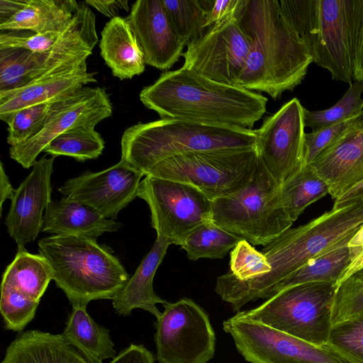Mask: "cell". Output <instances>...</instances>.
Masks as SVG:
<instances>
[{
    "label": "cell",
    "mask_w": 363,
    "mask_h": 363,
    "mask_svg": "<svg viewBox=\"0 0 363 363\" xmlns=\"http://www.w3.org/2000/svg\"><path fill=\"white\" fill-rule=\"evenodd\" d=\"M354 81L363 82V43L359 52L355 65Z\"/></svg>",
    "instance_id": "681fc988"
},
{
    "label": "cell",
    "mask_w": 363,
    "mask_h": 363,
    "mask_svg": "<svg viewBox=\"0 0 363 363\" xmlns=\"http://www.w3.org/2000/svg\"><path fill=\"white\" fill-rule=\"evenodd\" d=\"M304 107L297 98L264 117L257 134V150L265 168L281 186L303 167Z\"/></svg>",
    "instance_id": "2e32d148"
},
{
    "label": "cell",
    "mask_w": 363,
    "mask_h": 363,
    "mask_svg": "<svg viewBox=\"0 0 363 363\" xmlns=\"http://www.w3.org/2000/svg\"><path fill=\"white\" fill-rule=\"evenodd\" d=\"M230 267L232 274L242 281L259 277L271 271L266 257L245 240L239 242L231 251Z\"/></svg>",
    "instance_id": "74e56055"
},
{
    "label": "cell",
    "mask_w": 363,
    "mask_h": 363,
    "mask_svg": "<svg viewBox=\"0 0 363 363\" xmlns=\"http://www.w3.org/2000/svg\"><path fill=\"white\" fill-rule=\"evenodd\" d=\"M280 188L259 157L244 186L212 201V221L252 245L266 246L293 224L283 206Z\"/></svg>",
    "instance_id": "52a82bcc"
},
{
    "label": "cell",
    "mask_w": 363,
    "mask_h": 363,
    "mask_svg": "<svg viewBox=\"0 0 363 363\" xmlns=\"http://www.w3.org/2000/svg\"><path fill=\"white\" fill-rule=\"evenodd\" d=\"M235 16L250 44L237 86L276 100L301 84L313 58L279 0H241Z\"/></svg>",
    "instance_id": "7a4b0ae2"
},
{
    "label": "cell",
    "mask_w": 363,
    "mask_h": 363,
    "mask_svg": "<svg viewBox=\"0 0 363 363\" xmlns=\"http://www.w3.org/2000/svg\"><path fill=\"white\" fill-rule=\"evenodd\" d=\"M362 312L363 284L347 279L337 286L332 308V325Z\"/></svg>",
    "instance_id": "f35d334b"
},
{
    "label": "cell",
    "mask_w": 363,
    "mask_h": 363,
    "mask_svg": "<svg viewBox=\"0 0 363 363\" xmlns=\"http://www.w3.org/2000/svg\"><path fill=\"white\" fill-rule=\"evenodd\" d=\"M347 246L363 250V225L350 240Z\"/></svg>",
    "instance_id": "f907efd6"
},
{
    "label": "cell",
    "mask_w": 363,
    "mask_h": 363,
    "mask_svg": "<svg viewBox=\"0 0 363 363\" xmlns=\"http://www.w3.org/2000/svg\"><path fill=\"white\" fill-rule=\"evenodd\" d=\"M96 82L95 73L87 70L86 61L77 67L50 74L9 91H0V118L8 124L21 109L52 103Z\"/></svg>",
    "instance_id": "44dd1931"
},
{
    "label": "cell",
    "mask_w": 363,
    "mask_h": 363,
    "mask_svg": "<svg viewBox=\"0 0 363 363\" xmlns=\"http://www.w3.org/2000/svg\"><path fill=\"white\" fill-rule=\"evenodd\" d=\"M137 197L147 203L157 235L172 244L182 247L193 231L212 220V201L185 183L145 176L139 184Z\"/></svg>",
    "instance_id": "8fae6325"
},
{
    "label": "cell",
    "mask_w": 363,
    "mask_h": 363,
    "mask_svg": "<svg viewBox=\"0 0 363 363\" xmlns=\"http://www.w3.org/2000/svg\"><path fill=\"white\" fill-rule=\"evenodd\" d=\"M109 363H155L151 352L142 345L130 344Z\"/></svg>",
    "instance_id": "7bdbcfd3"
},
{
    "label": "cell",
    "mask_w": 363,
    "mask_h": 363,
    "mask_svg": "<svg viewBox=\"0 0 363 363\" xmlns=\"http://www.w3.org/2000/svg\"><path fill=\"white\" fill-rule=\"evenodd\" d=\"M173 27L187 45L207 31L206 15L213 0H162Z\"/></svg>",
    "instance_id": "d6a6232c"
},
{
    "label": "cell",
    "mask_w": 363,
    "mask_h": 363,
    "mask_svg": "<svg viewBox=\"0 0 363 363\" xmlns=\"http://www.w3.org/2000/svg\"><path fill=\"white\" fill-rule=\"evenodd\" d=\"M0 164V208L1 216L4 202L8 199H12L15 189L12 186L9 178L6 174L1 162Z\"/></svg>",
    "instance_id": "bcb514c9"
},
{
    "label": "cell",
    "mask_w": 363,
    "mask_h": 363,
    "mask_svg": "<svg viewBox=\"0 0 363 363\" xmlns=\"http://www.w3.org/2000/svg\"><path fill=\"white\" fill-rule=\"evenodd\" d=\"M1 363H89L61 334L38 330L18 334Z\"/></svg>",
    "instance_id": "d4e9b609"
},
{
    "label": "cell",
    "mask_w": 363,
    "mask_h": 363,
    "mask_svg": "<svg viewBox=\"0 0 363 363\" xmlns=\"http://www.w3.org/2000/svg\"><path fill=\"white\" fill-rule=\"evenodd\" d=\"M140 99L161 119L252 129L267 111L260 93L213 81L183 66L145 86Z\"/></svg>",
    "instance_id": "3957f363"
},
{
    "label": "cell",
    "mask_w": 363,
    "mask_h": 363,
    "mask_svg": "<svg viewBox=\"0 0 363 363\" xmlns=\"http://www.w3.org/2000/svg\"><path fill=\"white\" fill-rule=\"evenodd\" d=\"M348 279H350L353 281L363 284V269L356 272Z\"/></svg>",
    "instance_id": "816d5d0a"
},
{
    "label": "cell",
    "mask_w": 363,
    "mask_h": 363,
    "mask_svg": "<svg viewBox=\"0 0 363 363\" xmlns=\"http://www.w3.org/2000/svg\"><path fill=\"white\" fill-rule=\"evenodd\" d=\"M84 2L88 6L94 7L98 11L110 18L111 19L119 16L118 13L121 10H125L126 11L129 10L128 1L127 0H86Z\"/></svg>",
    "instance_id": "ee69618b"
},
{
    "label": "cell",
    "mask_w": 363,
    "mask_h": 363,
    "mask_svg": "<svg viewBox=\"0 0 363 363\" xmlns=\"http://www.w3.org/2000/svg\"><path fill=\"white\" fill-rule=\"evenodd\" d=\"M126 21L144 54L145 63L160 70L170 69L185 46L177 35L162 0H138Z\"/></svg>",
    "instance_id": "d6986e66"
},
{
    "label": "cell",
    "mask_w": 363,
    "mask_h": 363,
    "mask_svg": "<svg viewBox=\"0 0 363 363\" xmlns=\"http://www.w3.org/2000/svg\"><path fill=\"white\" fill-rule=\"evenodd\" d=\"M65 30L41 33H35L27 30L1 31L0 33V50L23 48L34 52H44L50 50L54 46Z\"/></svg>",
    "instance_id": "ab89813d"
},
{
    "label": "cell",
    "mask_w": 363,
    "mask_h": 363,
    "mask_svg": "<svg viewBox=\"0 0 363 363\" xmlns=\"http://www.w3.org/2000/svg\"><path fill=\"white\" fill-rule=\"evenodd\" d=\"M61 335L89 363H103L116 356L108 329L93 320L86 306H72Z\"/></svg>",
    "instance_id": "4316f807"
},
{
    "label": "cell",
    "mask_w": 363,
    "mask_h": 363,
    "mask_svg": "<svg viewBox=\"0 0 363 363\" xmlns=\"http://www.w3.org/2000/svg\"><path fill=\"white\" fill-rule=\"evenodd\" d=\"M112 113V104L105 88L84 86L54 101L43 129L28 141L11 147L10 157L23 168H30L38 155L59 135L80 126L95 128Z\"/></svg>",
    "instance_id": "9a60e30c"
},
{
    "label": "cell",
    "mask_w": 363,
    "mask_h": 363,
    "mask_svg": "<svg viewBox=\"0 0 363 363\" xmlns=\"http://www.w3.org/2000/svg\"><path fill=\"white\" fill-rule=\"evenodd\" d=\"M97 42L95 15L85 2L80 3L69 26L50 50H0V91L77 67L86 61Z\"/></svg>",
    "instance_id": "9c48e42d"
},
{
    "label": "cell",
    "mask_w": 363,
    "mask_h": 363,
    "mask_svg": "<svg viewBox=\"0 0 363 363\" xmlns=\"http://www.w3.org/2000/svg\"><path fill=\"white\" fill-rule=\"evenodd\" d=\"M121 160L144 176L157 163L192 152L257 147L255 130L175 119L138 123L121 138Z\"/></svg>",
    "instance_id": "8992f818"
},
{
    "label": "cell",
    "mask_w": 363,
    "mask_h": 363,
    "mask_svg": "<svg viewBox=\"0 0 363 363\" xmlns=\"http://www.w3.org/2000/svg\"><path fill=\"white\" fill-rule=\"evenodd\" d=\"M242 240L211 220L193 231L182 248L186 252L190 260L195 261L200 258L221 259Z\"/></svg>",
    "instance_id": "1f68e13d"
},
{
    "label": "cell",
    "mask_w": 363,
    "mask_h": 363,
    "mask_svg": "<svg viewBox=\"0 0 363 363\" xmlns=\"http://www.w3.org/2000/svg\"><path fill=\"white\" fill-rule=\"evenodd\" d=\"M105 142L94 127L72 128L54 138L43 150L51 156H68L78 162L98 158L103 152Z\"/></svg>",
    "instance_id": "4dcf8cb0"
},
{
    "label": "cell",
    "mask_w": 363,
    "mask_h": 363,
    "mask_svg": "<svg viewBox=\"0 0 363 363\" xmlns=\"http://www.w3.org/2000/svg\"><path fill=\"white\" fill-rule=\"evenodd\" d=\"M335 283L313 282L280 291L260 306L238 312V320L262 324L311 344L327 345Z\"/></svg>",
    "instance_id": "ba28073f"
},
{
    "label": "cell",
    "mask_w": 363,
    "mask_h": 363,
    "mask_svg": "<svg viewBox=\"0 0 363 363\" xmlns=\"http://www.w3.org/2000/svg\"><path fill=\"white\" fill-rule=\"evenodd\" d=\"M52 272L48 262L40 254H32L25 248L17 250L13 260L2 274L1 284L8 285L23 295L40 301L50 281Z\"/></svg>",
    "instance_id": "f1b7e54d"
},
{
    "label": "cell",
    "mask_w": 363,
    "mask_h": 363,
    "mask_svg": "<svg viewBox=\"0 0 363 363\" xmlns=\"http://www.w3.org/2000/svg\"><path fill=\"white\" fill-rule=\"evenodd\" d=\"M258 160L257 147L192 152L157 163L145 176L193 186L213 201L244 186L251 179Z\"/></svg>",
    "instance_id": "30bf717a"
},
{
    "label": "cell",
    "mask_w": 363,
    "mask_h": 363,
    "mask_svg": "<svg viewBox=\"0 0 363 363\" xmlns=\"http://www.w3.org/2000/svg\"><path fill=\"white\" fill-rule=\"evenodd\" d=\"M154 336L159 363H207L213 358L216 335L203 308L189 298L167 302Z\"/></svg>",
    "instance_id": "7c38bea8"
},
{
    "label": "cell",
    "mask_w": 363,
    "mask_h": 363,
    "mask_svg": "<svg viewBox=\"0 0 363 363\" xmlns=\"http://www.w3.org/2000/svg\"><path fill=\"white\" fill-rule=\"evenodd\" d=\"M250 363H347L327 345L308 342L267 325L231 317L223 323Z\"/></svg>",
    "instance_id": "4fadbf2b"
},
{
    "label": "cell",
    "mask_w": 363,
    "mask_h": 363,
    "mask_svg": "<svg viewBox=\"0 0 363 363\" xmlns=\"http://www.w3.org/2000/svg\"><path fill=\"white\" fill-rule=\"evenodd\" d=\"M250 40L235 12L186 45L184 67L219 83L237 86L250 50Z\"/></svg>",
    "instance_id": "5bb4252c"
},
{
    "label": "cell",
    "mask_w": 363,
    "mask_h": 363,
    "mask_svg": "<svg viewBox=\"0 0 363 363\" xmlns=\"http://www.w3.org/2000/svg\"><path fill=\"white\" fill-rule=\"evenodd\" d=\"M357 116L316 131L306 133L303 166L310 164L324 150L343 135Z\"/></svg>",
    "instance_id": "60d3db41"
},
{
    "label": "cell",
    "mask_w": 363,
    "mask_h": 363,
    "mask_svg": "<svg viewBox=\"0 0 363 363\" xmlns=\"http://www.w3.org/2000/svg\"><path fill=\"white\" fill-rule=\"evenodd\" d=\"M327 346L347 363H363V312L333 325Z\"/></svg>",
    "instance_id": "e575fe53"
},
{
    "label": "cell",
    "mask_w": 363,
    "mask_h": 363,
    "mask_svg": "<svg viewBox=\"0 0 363 363\" xmlns=\"http://www.w3.org/2000/svg\"><path fill=\"white\" fill-rule=\"evenodd\" d=\"M55 157L35 160L30 173L15 189L5 225L18 247L25 248L42 231L43 213L51 202V176Z\"/></svg>",
    "instance_id": "ac0fdd59"
},
{
    "label": "cell",
    "mask_w": 363,
    "mask_h": 363,
    "mask_svg": "<svg viewBox=\"0 0 363 363\" xmlns=\"http://www.w3.org/2000/svg\"><path fill=\"white\" fill-rule=\"evenodd\" d=\"M360 252L361 250L357 248L345 246L314 258L276 284L266 298L286 289L303 284L332 282L337 286L351 261Z\"/></svg>",
    "instance_id": "83f0119b"
},
{
    "label": "cell",
    "mask_w": 363,
    "mask_h": 363,
    "mask_svg": "<svg viewBox=\"0 0 363 363\" xmlns=\"http://www.w3.org/2000/svg\"><path fill=\"white\" fill-rule=\"evenodd\" d=\"M284 16L307 45L313 62L332 78L354 81L363 43V0H279Z\"/></svg>",
    "instance_id": "277c9868"
},
{
    "label": "cell",
    "mask_w": 363,
    "mask_h": 363,
    "mask_svg": "<svg viewBox=\"0 0 363 363\" xmlns=\"http://www.w3.org/2000/svg\"><path fill=\"white\" fill-rule=\"evenodd\" d=\"M38 252L48 262L52 278L73 306L114 299L130 279L113 251L96 240L75 235L42 238Z\"/></svg>",
    "instance_id": "5b68a950"
},
{
    "label": "cell",
    "mask_w": 363,
    "mask_h": 363,
    "mask_svg": "<svg viewBox=\"0 0 363 363\" xmlns=\"http://www.w3.org/2000/svg\"><path fill=\"white\" fill-rule=\"evenodd\" d=\"M28 0H1L0 25L9 21L15 14L22 10Z\"/></svg>",
    "instance_id": "f6af8a7d"
},
{
    "label": "cell",
    "mask_w": 363,
    "mask_h": 363,
    "mask_svg": "<svg viewBox=\"0 0 363 363\" xmlns=\"http://www.w3.org/2000/svg\"><path fill=\"white\" fill-rule=\"evenodd\" d=\"M280 192L283 206L294 222L309 205L329 194V186L308 164L283 184Z\"/></svg>",
    "instance_id": "f546056e"
},
{
    "label": "cell",
    "mask_w": 363,
    "mask_h": 363,
    "mask_svg": "<svg viewBox=\"0 0 363 363\" xmlns=\"http://www.w3.org/2000/svg\"><path fill=\"white\" fill-rule=\"evenodd\" d=\"M363 269V250L358 254L350 262V265L345 270L344 274L341 277L340 280L337 284V286L345 281L346 279L350 278L356 272Z\"/></svg>",
    "instance_id": "c3c4849f"
},
{
    "label": "cell",
    "mask_w": 363,
    "mask_h": 363,
    "mask_svg": "<svg viewBox=\"0 0 363 363\" xmlns=\"http://www.w3.org/2000/svg\"><path fill=\"white\" fill-rule=\"evenodd\" d=\"M363 199V181L335 201L333 207L340 208L354 201Z\"/></svg>",
    "instance_id": "7dc6e473"
},
{
    "label": "cell",
    "mask_w": 363,
    "mask_h": 363,
    "mask_svg": "<svg viewBox=\"0 0 363 363\" xmlns=\"http://www.w3.org/2000/svg\"><path fill=\"white\" fill-rule=\"evenodd\" d=\"M240 1L241 0H213L207 12L206 26L208 28L234 13Z\"/></svg>",
    "instance_id": "b9f144b4"
},
{
    "label": "cell",
    "mask_w": 363,
    "mask_h": 363,
    "mask_svg": "<svg viewBox=\"0 0 363 363\" xmlns=\"http://www.w3.org/2000/svg\"><path fill=\"white\" fill-rule=\"evenodd\" d=\"M144 174L121 159L100 172H86L58 188L65 197L83 203L106 218L116 220L119 212L137 197Z\"/></svg>",
    "instance_id": "e0dca14e"
},
{
    "label": "cell",
    "mask_w": 363,
    "mask_h": 363,
    "mask_svg": "<svg viewBox=\"0 0 363 363\" xmlns=\"http://www.w3.org/2000/svg\"><path fill=\"white\" fill-rule=\"evenodd\" d=\"M122 225L106 218L93 208L65 196L52 200L45 211L42 231L59 235L94 240L105 233L118 231Z\"/></svg>",
    "instance_id": "7402d4cb"
},
{
    "label": "cell",
    "mask_w": 363,
    "mask_h": 363,
    "mask_svg": "<svg viewBox=\"0 0 363 363\" xmlns=\"http://www.w3.org/2000/svg\"><path fill=\"white\" fill-rule=\"evenodd\" d=\"M101 36L100 55L113 76L121 80L130 79L145 71L144 54L125 18L110 19Z\"/></svg>",
    "instance_id": "cb8c5ba5"
},
{
    "label": "cell",
    "mask_w": 363,
    "mask_h": 363,
    "mask_svg": "<svg viewBox=\"0 0 363 363\" xmlns=\"http://www.w3.org/2000/svg\"><path fill=\"white\" fill-rule=\"evenodd\" d=\"M79 6L73 0H28L22 10L0 25V29L35 33L63 32L70 25Z\"/></svg>",
    "instance_id": "484cf974"
},
{
    "label": "cell",
    "mask_w": 363,
    "mask_h": 363,
    "mask_svg": "<svg viewBox=\"0 0 363 363\" xmlns=\"http://www.w3.org/2000/svg\"><path fill=\"white\" fill-rule=\"evenodd\" d=\"M170 245L169 240L157 235L150 252L142 259L122 291L113 299V306L118 314L129 315L133 309L141 308L157 318L161 315L162 313L156 304L164 305L167 301L155 294L152 283L155 272Z\"/></svg>",
    "instance_id": "603a6c76"
},
{
    "label": "cell",
    "mask_w": 363,
    "mask_h": 363,
    "mask_svg": "<svg viewBox=\"0 0 363 363\" xmlns=\"http://www.w3.org/2000/svg\"><path fill=\"white\" fill-rule=\"evenodd\" d=\"M39 303L8 285H1L0 311L7 330H23L35 317Z\"/></svg>",
    "instance_id": "d590c367"
},
{
    "label": "cell",
    "mask_w": 363,
    "mask_h": 363,
    "mask_svg": "<svg viewBox=\"0 0 363 363\" xmlns=\"http://www.w3.org/2000/svg\"><path fill=\"white\" fill-rule=\"evenodd\" d=\"M363 225V199L334 208L296 228H290L261 252L271 266L268 274L242 281L230 271L217 278L215 291L233 311L250 301L266 298L269 291L308 261L348 245Z\"/></svg>",
    "instance_id": "6da1fadb"
},
{
    "label": "cell",
    "mask_w": 363,
    "mask_h": 363,
    "mask_svg": "<svg viewBox=\"0 0 363 363\" xmlns=\"http://www.w3.org/2000/svg\"><path fill=\"white\" fill-rule=\"evenodd\" d=\"M363 82L354 81L342 97L333 106L320 111H309L304 108L306 127L316 131L357 116L363 111Z\"/></svg>",
    "instance_id": "836d02e7"
},
{
    "label": "cell",
    "mask_w": 363,
    "mask_h": 363,
    "mask_svg": "<svg viewBox=\"0 0 363 363\" xmlns=\"http://www.w3.org/2000/svg\"><path fill=\"white\" fill-rule=\"evenodd\" d=\"M310 165L328 184L335 201L363 181V111Z\"/></svg>",
    "instance_id": "ffe728a7"
},
{
    "label": "cell",
    "mask_w": 363,
    "mask_h": 363,
    "mask_svg": "<svg viewBox=\"0 0 363 363\" xmlns=\"http://www.w3.org/2000/svg\"><path fill=\"white\" fill-rule=\"evenodd\" d=\"M53 102L25 107L14 115L7 124L6 140L11 147L28 141L43 129L51 112Z\"/></svg>",
    "instance_id": "8d00e7d4"
}]
</instances>
